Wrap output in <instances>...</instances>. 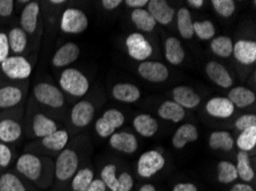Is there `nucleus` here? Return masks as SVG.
Listing matches in <instances>:
<instances>
[{
	"mask_svg": "<svg viewBox=\"0 0 256 191\" xmlns=\"http://www.w3.org/2000/svg\"><path fill=\"white\" fill-rule=\"evenodd\" d=\"M70 141V133L66 127H62L54 133L50 134L45 138L32 140L26 147L24 153H31L34 155L45 156H58Z\"/></svg>",
	"mask_w": 256,
	"mask_h": 191,
	"instance_id": "obj_8",
	"label": "nucleus"
},
{
	"mask_svg": "<svg viewBox=\"0 0 256 191\" xmlns=\"http://www.w3.org/2000/svg\"><path fill=\"white\" fill-rule=\"evenodd\" d=\"M148 13L152 15L156 24L168 25L172 22L176 11L164 0H150L148 1Z\"/></svg>",
	"mask_w": 256,
	"mask_h": 191,
	"instance_id": "obj_19",
	"label": "nucleus"
},
{
	"mask_svg": "<svg viewBox=\"0 0 256 191\" xmlns=\"http://www.w3.org/2000/svg\"><path fill=\"white\" fill-rule=\"evenodd\" d=\"M172 191H198V189L193 183H177Z\"/></svg>",
	"mask_w": 256,
	"mask_h": 191,
	"instance_id": "obj_51",
	"label": "nucleus"
},
{
	"mask_svg": "<svg viewBox=\"0 0 256 191\" xmlns=\"http://www.w3.org/2000/svg\"><path fill=\"white\" fill-rule=\"evenodd\" d=\"M210 49L215 55L220 57H230L234 50V41L230 37L220 36L212 39L210 42Z\"/></svg>",
	"mask_w": 256,
	"mask_h": 191,
	"instance_id": "obj_37",
	"label": "nucleus"
},
{
	"mask_svg": "<svg viewBox=\"0 0 256 191\" xmlns=\"http://www.w3.org/2000/svg\"><path fill=\"white\" fill-rule=\"evenodd\" d=\"M190 6L193 7V8H201L204 6V0H188L186 1Z\"/></svg>",
	"mask_w": 256,
	"mask_h": 191,
	"instance_id": "obj_53",
	"label": "nucleus"
},
{
	"mask_svg": "<svg viewBox=\"0 0 256 191\" xmlns=\"http://www.w3.org/2000/svg\"><path fill=\"white\" fill-rule=\"evenodd\" d=\"M206 73L212 83L222 88H228L234 85V79L226 68L220 62L210 61L206 65Z\"/></svg>",
	"mask_w": 256,
	"mask_h": 191,
	"instance_id": "obj_20",
	"label": "nucleus"
},
{
	"mask_svg": "<svg viewBox=\"0 0 256 191\" xmlns=\"http://www.w3.org/2000/svg\"><path fill=\"white\" fill-rule=\"evenodd\" d=\"M0 191H29V187L20 175L4 172L0 174Z\"/></svg>",
	"mask_w": 256,
	"mask_h": 191,
	"instance_id": "obj_32",
	"label": "nucleus"
},
{
	"mask_svg": "<svg viewBox=\"0 0 256 191\" xmlns=\"http://www.w3.org/2000/svg\"><path fill=\"white\" fill-rule=\"evenodd\" d=\"M90 141L88 135L80 134L74 136L68 146L56 156L54 162V180L61 185L70 182L74 175L80 170V157L85 143Z\"/></svg>",
	"mask_w": 256,
	"mask_h": 191,
	"instance_id": "obj_3",
	"label": "nucleus"
},
{
	"mask_svg": "<svg viewBox=\"0 0 256 191\" xmlns=\"http://www.w3.org/2000/svg\"><path fill=\"white\" fill-rule=\"evenodd\" d=\"M228 99L231 101L232 104L234 105V108H247L250 107L252 104L255 102L256 96L253 91H250V88H246L244 86H236L231 88V91L228 92Z\"/></svg>",
	"mask_w": 256,
	"mask_h": 191,
	"instance_id": "obj_29",
	"label": "nucleus"
},
{
	"mask_svg": "<svg viewBox=\"0 0 256 191\" xmlns=\"http://www.w3.org/2000/svg\"><path fill=\"white\" fill-rule=\"evenodd\" d=\"M107 188L104 185V182L100 179H94L90 185V187L86 189V191H106Z\"/></svg>",
	"mask_w": 256,
	"mask_h": 191,
	"instance_id": "obj_50",
	"label": "nucleus"
},
{
	"mask_svg": "<svg viewBox=\"0 0 256 191\" xmlns=\"http://www.w3.org/2000/svg\"><path fill=\"white\" fill-rule=\"evenodd\" d=\"M16 1L14 0H0V23H5L13 17Z\"/></svg>",
	"mask_w": 256,
	"mask_h": 191,
	"instance_id": "obj_44",
	"label": "nucleus"
},
{
	"mask_svg": "<svg viewBox=\"0 0 256 191\" xmlns=\"http://www.w3.org/2000/svg\"><path fill=\"white\" fill-rule=\"evenodd\" d=\"M10 55H28L37 52L34 42L20 25H14L7 30Z\"/></svg>",
	"mask_w": 256,
	"mask_h": 191,
	"instance_id": "obj_14",
	"label": "nucleus"
},
{
	"mask_svg": "<svg viewBox=\"0 0 256 191\" xmlns=\"http://www.w3.org/2000/svg\"><path fill=\"white\" fill-rule=\"evenodd\" d=\"M234 126L239 132H244L250 127H256L255 115H244L236 120Z\"/></svg>",
	"mask_w": 256,
	"mask_h": 191,
	"instance_id": "obj_45",
	"label": "nucleus"
},
{
	"mask_svg": "<svg viewBox=\"0 0 256 191\" xmlns=\"http://www.w3.org/2000/svg\"><path fill=\"white\" fill-rule=\"evenodd\" d=\"M177 28L182 38L191 39L194 36L191 13L186 7H182L177 11Z\"/></svg>",
	"mask_w": 256,
	"mask_h": 191,
	"instance_id": "obj_35",
	"label": "nucleus"
},
{
	"mask_svg": "<svg viewBox=\"0 0 256 191\" xmlns=\"http://www.w3.org/2000/svg\"><path fill=\"white\" fill-rule=\"evenodd\" d=\"M232 54L236 61L242 65H250L256 61V42L254 40H238L234 44Z\"/></svg>",
	"mask_w": 256,
	"mask_h": 191,
	"instance_id": "obj_21",
	"label": "nucleus"
},
{
	"mask_svg": "<svg viewBox=\"0 0 256 191\" xmlns=\"http://www.w3.org/2000/svg\"><path fill=\"white\" fill-rule=\"evenodd\" d=\"M166 165L164 155L156 150H150L144 153L137 163V172L144 179L152 178Z\"/></svg>",
	"mask_w": 256,
	"mask_h": 191,
	"instance_id": "obj_15",
	"label": "nucleus"
},
{
	"mask_svg": "<svg viewBox=\"0 0 256 191\" xmlns=\"http://www.w3.org/2000/svg\"><path fill=\"white\" fill-rule=\"evenodd\" d=\"M139 191H156V189L152 185H144Z\"/></svg>",
	"mask_w": 256,
	"mask_h": 191,
	"instance_id": "obj_54",
	"label": "nucleus"
},
{
	"mask_svg": "<svg viewBox=\"0 0 256 191\" xmlns=\"http://www.w3.org/2000/svg\"><path fill=\"white\" fill-rule=\"evenodd\" d=\"M134 127L139 135L144 138H152L158 133V123L150 115L142 114L134 117Z\"/></svg>",
	"mask_w": 256,
	"mask_h": 191,
	"instance_id": "obj_28",
	"label": "nucleus"
},
{
	"mask_svg": "<svg viewBox=\"0 0 256 191\" xmlns=\"http://www.w3.org/2000/svg\"><path fill=\"white\" fill-rule=\"evenodd\" d=\"M18 25L28 34L36 49H40L42 37L44 34L40 1H28L22 7Z\"/></svg>",
	"mask_w": 256,
	"mask_h": 191,
	"instance_id": "obj_7",
	"label": "nucleus"
},
{
	"mask_svg": "<svg viewBox=\"0 0 256 191\" xmlns=\"http://www.w3.org/2000/svg\"><path fill=\"white\" fill-rule=\"evenodd\" d=\"M131 21L136 28L142 32H152L156 26V22L152 17V15L148 13V10L144 8L134 9L131 13Z\"/></svg>",
	"mask_w": 256,
	"mask_h": 191,
	"instance_id": "obj_33",
	"label": "nucleus"
},
{
	"mask_svg": "<svg viewBox=\"0 0 256 191\" xmlns=\"http://www.w3.org/2000/svg\"><path fill=\"white\" fill-rule=\"evenodd\" d=\"M37 61V52L28 55H10L0 64V79L6 81L29 80Z\"/></svg>",
	"mask_w": 256,
	"mask_h": 191,
	"instance_id": "obj_6",
	"label": "nucleus"
},
{
	"mask_svg": "<svg viewBox=\"0 0 256 191\" xmlns=\"http://www.w3.org/2000/svg\"><path fill=\"white\" fill-rule=\"evenodd\" d=\"M80 54V48L76 42H66L54 52L51 63L54 69L68 68L74 62L78 60Z\"/></svg>",
	"mask_w": 256,
	"mask_h": 191,
	"instance_id": "obj_17",
	"label": "nucleus"
},
{
	"mask_svg": "<svg viewBox=\"0 0 256 191\" xmlns=\"http://www.w3.org/2000/svg\"><path fill=\"white\" fill-rule=\"evenodd\" d=\"M10 56V50L8 45V37H7V30L0 29V64Z\"/></svg>",
	"mask_w": 256,
	"mask_h": 191,
	"instance_id": "obj_46",
	"label": "nucleus"
},
{
	"mask_svg": "<svg viewBox=\"0 0 256 191\" xmlns=\"http://www.w3.org/2000/svg\"><path fill=\"white\" fill-rule=\"evenodd\" d=\"M147 3H148V0H126V5L134 9H140L147 6Z\"/></svg>",
	"mask_w": 256,
	"mask_h": 191,
	"instance_id": "obj_49",
	"label": "nucleus"
},
{
	"mask_svg": "<svg viewBox=\"0 0 256 191\" xmlns=\"http://www.w3.org/2000/svg\"><path fill=\"white\" fill-rule=\"evenodd\" d=\"M230 191H255L250 185H246V183H236L234 187H232Z\"/></svg>",
	"mask_w": 256,
	"mask_h": 191,
	"instance_id": "obj_52",
	"label": "nucleus"
},
{
	"mask_svg": "<svg viewBox=\"0 0 256 191\" xmlns=\"http://www.w3.org/2000/svg\"><path fill=\"white\" fill-rule=\"evenodd\" d=\"M59 26L66 34L83 33L88 26V18L85 11L75 7H67L60 15Z\"/></svg>",
	"mask_w": 256,
	"mask_h": 191,
	"instance_id": "obj_12",
	"label": "nucleus"
},
{
	"mask_svg": "<svg viewBox=\"0 0 256 191\" xmlns=\"http://www.w3.org/2000/svg\"><path fill=\"white\" fill-rule=\"evenodd\" d=\"M24 109L26 104L0 112V141L8 146H14L21 141L24 135Z\"/></svg>",
	"mask_w": 256,
	"mask_h": 191,
	"instance_id": "obj_5",
	"label": "nucleus"
},
{
	"mask_svg": "<svg viewBox=\"0 0 256 191\" xmlns=\"http://www.w3.org/2000/svg\"><path fill=\"white\" fill-rule=\"evenodd\" d=\"M15 171L24 180L48 188L54 179V161L51 157L23 153L15 162Z\"/></svg>",
	"mask_w": 256,
	"mask_h": 191,
	"instance_id": "obj_2",
	"label": "nucleus"
},
{
	"mask_svg": "<svg viewBox=\"0 0 256 191\" xmlns=\"http://www.w3.org/2000/svg\"><path fill=\"white\" fill-rule=\"evenodd\" d=\"M234 142L240 151L248 153V151L253 150L256 146V127H250L242 132Z\"/></svg>",
	"mask_w": 256,
	"mask_h": 191,
	"instance_id": "obj_39",
	"label": "nucleus"
},
{
	"mask_svg": "<svg viewBox=\"0 0 256 191\" xmlns=\"http://www.w3.org/2000/svg\"><path fill=\"white\" fill-rule=\"evenodd\" d=\"M206 110L218 119H226L234 114V105L228 97H212L206 104Z\"/></svg>",
	"mask_w": 256,
	"mask_h": 191,
	"instance_id": "obj_23",
	"label": "nucleus"
},
{
	"mask_svg": "<svg viewBox=\"0 0 256 191\" xmlns=\"http://www.w3.org/2000/svg\"><path fill=\"white\" fill-rule=\"evenodd\" d=\"M185 49L180 40L174 37H169L164 40V56L166 60L172 65H180L185 58Z\"/></svg>",
	"mask_w": 256,
	"mask_h": 191,
	"instance_id": "obj_27",
	"label": "nucleus"
},
{
	"mask_svg": "<svg viewBox=\"0 0 256 191\" xmlns=\"http://www.w3.org/2000/svg\"><path fill=\"white\" fill-rule=\"evenodd\" d=\"M29 94V80L0 81V112L24 105Z\"/></svg>",
	"mask_w": 256,
	"mask_h": 191,
	"instance_id": "obj_11",
	"label": "nucleus"
},
{
	"mask_svg": "<svg viewBox=\"0 0 256 191\" xmlns=\"http://www.w3.org/2000/svg\"><path fill=\"white\" fill-rule=\"evenodd\" d=\"M236 172H238V178L242 179L245 182H250L254 180L255 173L253 167L250 165V158L247 153L239 151L236 155Z\"/></svg>",
	"mask_w": 256,
	"mask_h": 191,
	"instance_id": "obj_36",
	"label": "nucleus"
},
{
	"mask_svg": "<svg viewBox=\"0 0 256 191\" xmlns=\"http://www.w3.org/2000/svg\"><path fill=\"white\" fill-rule=\"evenodd\" d=\"M30 97L42 111L64 124L68 114V100L59 86L52 81L40 80L32 86Z\"/></svg>",
	"mask_w": 256,
	"mask_h": 191,
	"instance_id": "obj_1",
	"label": "nucleus"
},
{
	"mask_svg": "<svg viewBox=\"0 0 256 191\" xmlns=\"http://www.w3.org/2000/svg\"><path fill=\"white\" fill-rule=\"evenodd\" d=\"M59 88L66 97L72 100H78L88 94L90 89L88 78L76 68H66L61 71L59 79Z\"/></svg>",
	"mask_w": 256,
	"mask_h": 191,
	"instance_id": "obj_10",
	"label": "nucleus"
},
{
	"mask_svg": "<svg viewBox=\"0 0 256 191\" xmlns=\"http://www.w3.org/2000/svg\"><path fill=\"white\" fill-rule=\"evenodd\" d=\"M137 71L142 79L150 83H164L169 77V70L164 63L156 61H144L138 65Z\"/></svg>",
	"mask_w": 256,
	"mask_h": 191,
	"instance_id": "obj_18",
	"label": "nucleus"
},
{
	"mask_svg": "<svg viewBox=\"0 0 256 191\" xmlns=\"http://www.w3.org/2000/svg\"><path fill=\"white\" fill-rule=\"evenodd\" d=\"M100 177H102L100 180L104 182L107 189H110V191L118 190V179L116 177V166L113 165V164L104 166Z\"/></svg>",
	"mask_w": 256,
	"mask_h": 191,
	"instance_id": "obj_41",
	"label": "nucleus"
},
{
	"mask_svg": "<svg viewBox=\"0 0 256 191\" xmlns=\"http://www.w3.org/2000/svg\"><path fill=\"white\" fill-rule=\"evenodd\" d=\"M217 179L224 185L236 181L238 179V172H236L234 164L226 161L220 162L217 165Z\"/></svg>",
	"mask_w": 256,
	"mask_h": 191,
	"instance_id": "obj_38",
	"label": "nucleus"
},
{
	"mask_svg": "<svg viewBox=\"0 0 256 191\" xmlns=\"http://www.w3.org/2000/svg\"><path fill=\"white\" fill-rule=\"evenodd\" d=\"M193 31H194L196 37L204 41L212 40V39L215 38L216 34L215 25L212 24V22L208 21V19L193 22Z\"/></svg>",
	"mask_w": 256,
	"mask_h": 191,
	"instance_id": "obj_40",
	"label": "nucleus"
},
{
	"mask_svg": "<svg viewBox=\"0 0 256 191\" xmlns=\"http://www.w3.org/2000/svg\"><path fill=\"white\" fill-rule=\"evenodd\" d=\"M112 95L115 100L123 103H134L140 99L142 93L136 85L129 83L116 84L112 89Z\"/></svg>",
	"mask_w": 256,
	"mask_h": 191,
	"instance_id": "obj_26",
	"label": "nucleus"
},
{
	"mask_svg": "<svg viewBox=\"0 0 256 191\" xmlns=\"http://www.w3.org/2000/svg\"><path fill=\"white\" fill-rule=\"evenodd\" d=\"M110 146L120 153L134 154L138 149V141L129 132H115L110 138Z\"/></svg>",
	"mask_w": 256,
	"mask_h": 191,
	"instance_id": "obj_22",
	"label": "nucleus"
},
{
	"mask_svg": "<svg viewBox=\"0 0 256 191\" xmlns=\"http://www.w3.org/2000/svg\"><path fill=\"white\" fill-rule=\"evenodd\" d=\"M212 6L216 13L224 18L231 17L236 11V2L234 0H212Z\"/></svg>",
	"mask_w": 256,
	"mask_h": 191,
	"instance_id": "obj_42",
	"label": "nucleus"
},
{
	"mask_svg": "<svg viewBox=\"0 0 256 191\" xmlns=\"http://www.w3.org/2000/svg\"><path fill=\"white\" fill-rule=\"evenodd\" d=\"M93 180H94V173L90 167L80 169L70 180V190L86 191Z\"/></svg>",
	"mask_w": 256,
	"mask_h": 191,
	"instance_id": "obj_34",
	"label": "nucleus"
},
{
	"mask_svg": "<svg viewBox=\"0 0 256 191\" xmlns=\"http://www.w3.org/2000/svg\"><path fill=\"white\" fill-rule=\"evenodd\" d=\"M126 46L129 56L136 61H146V58H148L153 53L150 42L139 32L131 33L130 36H128Z\"/></svg>",
	"mask_w": 256,
	"mask_h": 191,
	"instance_id": "obj_16",
	"label": "nucleus"
},
{
	"mask_svg": "<svg viewBox=\"0 0 256 191\" xmlns=\"http://www.w3.org/2000/svg\"><path fill=\"white\" fill-rule=\"evenodd\" d=\"M14 161V149L12 146L0 141V171H6Z\"/></svg>",
	"mask_w": 256,
	"mask_h": 191,
	"instance_id": "obj_43",
	"label": "nucleus"
},
{
	"mask_svg": "<svg viewBox=\"0 0 256 191\" xmlns=\"http://www.w3.org/2000/svg\"><path fill=\"white\" fill-rule=\"evenodd\" d=\"M2 79H0V81H2Z\"/></svg>",
	"mask_w": 256,
	"mask_h": 191,
	"instance_id": "obj_55",
	"label": "nucleus"
},
{
	"mask_svg": "<svg viewBox=\"0 0 256 191\" xmlns=\"http://www.w3.org/2000/svg\"><path fill=\"white\" fill-rule=\"evenodd\" d=\"M121 0H102V6L106 10H114L122 5Z\"/></svg>",
	"mask_w": 256,
	"mask_h": 191,
	"instance_id": "obj_48",
	"label": "nucleus"
},
{
	"mask_svg": "<svg viewBox=\"0 0 256 191\" xmlns=\"http://www.w3.org/2000/svg\"><path fill=\"white\" fill-rule=\"evenodd\" d=\"M94 115V103L88 99L80 100L68 111L64 124L69 133L74 134V136L80 135L92 123Z\"/></svg>",
	"mask_w": 256,
	"mask_h": 191,
	"instance_id": "obj_9",
	"label": "nucleus"
},
{
	"mask_svg": "<svg viewBox=\"0 0 256 191\" xmlns=\"http://www.w3.org/2000/svg\"><path fill=\"white\" fill-rule=\"evenodd\" d=\"M208 144L212 150L231 151L234 146V139L228 132L215 131L209 136Z\"/></svg>",
	"mask_w": 256,
	"mask_h": 191,
	"instance_id": "obj_31",
	"label": "nucleus"
},
{
	"mask_svg": "<svg viewBox=\"0 0 256 191\" xmlns=\"http://www.w3.org/2000/svg\"><path fill=\"white\" fill-rule=\"evenodd\" d=\"M62 128V123L53 119L42 111L40 107L29 97L24 109V119H23V131L24 136L30 141L36 139L45 138Z\"/></svg>",
	"mask_w": 256,
	"mask_h": 191,
	"instance_id": "obj_4",
	"label": "nucleus"
},
{
	"mask_svg": "<svg viewBox=\"0 0 256 191\" xmlns=\"http://www.w3.org/2000/svg\"><path fill=\"white\" fill-rule=\"evenodd\" d=\"M199 138V132L196 125L184 124L178 128L172 136V146L176 149H183L188 143L196 142Z\"/></svg>",
	"mask_w": 256,
	"mask_h": 191,
	"instance_id": "obj_25",
	"label": "nucleus"
},
{
	"mask_svg": "<svg viewBox=\"0 0 256 191\" xmlns=\"http://www.w3.org/2000/svg\"><path fill=\"white\" fill-rule=\"evenodd\" d=\"M124 123H126V117L122 111L118 109H110L104 111V115L96 122V133L102 139L110 138L118 128L123 126Z\"/></svg>",
	"mask_w": 256,
	"mask_h": 191,
	"instance_id": "obj_13",
	"label": "nucleus"
},
{
	"mask_svg": "<svg viewBox=\"0 0 256 191\" xmlns=\"http://www.w3.org/2000/svg\"><path fill=\"white\" fill-rule=\"evenodd\" d=\"M118 179V191H130L134 187V180L132 177L128 173L123 172Z\"/></svg>",
	"mask_w": 256,
	"mask_h": 191,
	"instance_id": "obj_47",
	"label": "nucleus"
},
{
	"mask_svg": "<svg viewBox=\"0 0 256 191\" xmlns=\"http://www.w3.org/2000/svg\"><path fill=\"white\" fill-rule=\"evenodd\" d=\"M172 101L184 109H194L200 104L201 99L192 88L188 86H177L172 89Z\"/></svg>",
	"mask_w": 256,
	"mask_h": 191,
	"instance_id": "obj_24",
	"label": "nucleus"
},
{
	"mask_svg": "<svg viewBox=\"0 0 256 191\" xmlns=\"http://www.w3.org/2000/svg\"><path fill=\"white\" fill-rule=\"evenodd\" d=\"M158 115L164 120L180 123L185 118V109L174 101H164L158 109Z\"/></svg>",
	"mask_w": 256,
	"mask_h": 191,
	"instance_id": "obj_30",
	"label": "nucleus"
}]
</instances>
